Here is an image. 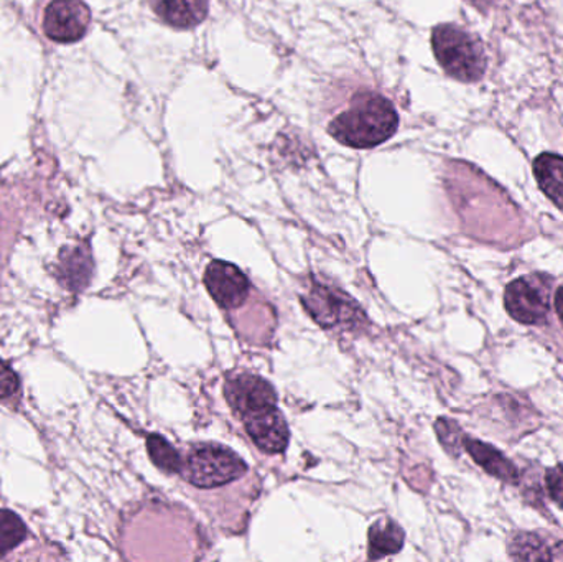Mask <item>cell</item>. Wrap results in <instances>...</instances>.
I'll list each match as a JSON object with an SVG mask.
<instances>
[{
	"mask_svg": "<svg viewBox=\"0 0 563 562\" xmlns=\"http://www.w3.org/2000/svg\"><path fill=\"white\" fill-rule=\"evenodd\" d=\"M147 451L152 462L167 474H181V471H184V461H181L177 449L162 436H148Z\"/></svg>",
	"mask_w": 563,
	"mask_h": 562,
	"instance_id": "cell-16",
	"label": "cell"
},
{
	"mask_svg": "<svg viewBox=\"0 0 563 562\" xmlns=\"http://www.w3.org/2000/svg\"><path fill=\"white\" fill-rule=\"evenodd\" d=\"M534 174L541 190L563 210V157L542 154L536 158Z\"/></svg>",
	"mask_w": 563,
	"mask_h": 562,
	"instance_id": "cell-13",
	"label": "cell"
},
{
	"mask_svg": "<svg viewBox=\"0 0 563 562\" xmlns=\"http://www.w3.org/2000/svg\"><path fill=\"white\" fill-rule=\"evenodd\" d=\"M435 429L443 448L452 452V454H459V448L463 445V438H465V436L462 434V429H460L455 422L446 421V419H439Z\"/></svg>",
	"mask_w": 563,
	"mask_h": 562,
	"instance_id": "cell-18",
	"label": "cell"
},
{
	"mask_svg": "<svg viewBox=\"0 0 563 562\" xmlns=\"http://www.w3.org/2000/svg\"><path fill=\"white\" fill-rule=\"evenodd\" d=\"M545 484H548L549 494L552 500L563 510V465L551 469L545 475Z\"/></svg>",
	"mask_w": 563,
	"mask_h": 562,
	"instance_id": "cell-20",
	"label": "cell"
},
{
	"mask_svg": "<svg viewBox=\"0 0 563 562\" xmlns=\"http://www.w3.org/2000/svg\"><path fill=\"white\" fill-rule=\"evenodd\" d=\"M301 300L310 316L327 329L336 326H360L361 319H364L363 310L351 300V297L323 284H313L308 296Z\"/></svg>",
	"mask_w": 563,
	"mask_h": 562,
	"instance_id": "cell-4",
	"label": "cell"
},
{
	"mask_svg": "<svg viewBox=\"0 0 563 562\" xmlns=\"http://www.w3.org/2000/svg\"><path fill=\"white\" fill-rule=\"evenodd\" d=\"M505 306L516 322L525 326H538L544 322L549 313L548 293L531 279L512 280L505 293Z\"/></svg>",
	"mask_w": 563,
	"mask_h": 562,
	"instance_id": "cell-8",
	"label": "cell"
},
{
	"mask_svg": "<svg viewBox=\"0 0 563 562\" xmlns=\"http://www.w3.org/2000/svg\"><path fill=\"white\" fill-rule=\"evenodd\" d=\"M470 3H473V5L478 7V9L486 10L489 9V7L493 5V3L498 2V0H468Z\"/></svg>",
	"mask_w": 563,
	"mask_h": 562,
	"instance_id": "cell-22",
	"label": "cell"
},
{
	"mask_svg": "<svg viewBox=\"0 0 563 562\" xmlns=\"http://www.w3.org/2000/svg\"><path fill=\"white\" fill-rule=\"evenodd\" d=\"M404 547V531L396 521L383 518L369 528V560L397 554Z\"/></svg>",
	"mask_w": 563,
	"mask_h": 562,
	"instance_id": "cell-14",
	"label": "cell"
},
{
	"mask_svg": "<svg viewBox=\"0 0 563 562\" xmlns=\"http://www.w3.org/2000/svg\"><path fill=\"white\" fill-rule=\"evenodd\" d=\"M224 396L234 415L241 419L260 415L267 409L276 408L277 395L273 385L261 376L243 375L233 376L224 386Z\"/></svg>",
	"mask_w": 563,
	"mask_h": 562,
	"instance_id": "cell-5",
	"label": "cell"
},
{
	"mask_svg": "<svg viewBox=\"0 0 563 562\" xmlns=\"http://www.w3.org/2000/svg\"><path fill=\"white\" fill-rule=\"evenodd\" d=\"M562 551L534 533H518L509 541V557L519 561H551Z\"/></svg>",
	"mask_w": 563,
	"mask_h": 562,
	"instance_id": "cell-15",
	"label": "cell"
},
{
	"mask_svg": "<svg viewBox=\"0 0 563 562\" xmlns=\"http://www.w3.org/2000/svg\"><path fill=\"white\" fill-rule=\"evenodd\" d=\"M463 448L472 455L473 461L485 469L493 477L499 478L505 484L516 485L519 482V472L516 465L506 458L503 452L485 442L476 441V439L463 438Z\"/></svg>",
	"mask_w": 563,
	"mask_h": 562,
	"instance_id": "cell-11",
	"label": "cell"
},
{
	"mask_svg": "<svg viewBox=\"0 0 563 562\" xmlns=\"http://www.w3.org/2000/svg\"><path fill=\"white\" fill-rule=\"evenodd\" d=\"M155 15L174 29H194L207 19V0H151Z\"/></svg>",
	"mask_w": 563,
	"mask_h": 562,
	"instance_id": "cell-10",
	"label": "cell"
},
{
	"mask_svg": "<svg viewBox=\"0 0 563 562\" xmlns=\"http://www.w3.org/2000/svg\"><path fill=\"white\" fill-rule=\"evenodd\" d=\"M247 434L266 454H280L287 449L290 432L279 409L273 408L243 419Z\"/></svg>",
	"mask_w": 563,
	"mask_h": 562,
	"instance_id": "cell-9",
	"label": "cell"
},
{
	"mask_svg": "<svg viewBox=\"0 0 563 562\" xmlns=\"http://www.w3.org/2000/svg\"><path fill=\"white\" fill-rule=\"evenodd\" d=\"M26 538V528L19 515L0 510V557L15 550Z\"/></svg>",
	"mask_w": 563,
	"mask_h": 562,
	"instance_id": "cell-17",
	"label": "cell"
},
{
	"mask_svg": "<svg viewBox=\"0 0 563 562\" xmlns=\"http://www.w3.org/2000/svg\"><path fill=\"white\" fill-rule=\"evenodd\" d=\"M205 286L214 302L228 310L243 306L251 293V283L246 274L234 264L220 260L208 264Z\"/></svg>",
	"mask_w": 563,
	"mask_h": 562,
	"instance_id": "cell-7",
	"label": "cell"
},
{
	"mask_svg": "<svg viewBox=\"0 0 563 562\" xmlns=\"http://www.w3.org/2000/svg\"><path fill=\"white\" fill-rule=\"evenodd\" d=\"M399 114L393 102L376 91H357L328 122V131L340 144L371 148L393 137Z\"/></svg>",
	"mask_w": 563,
	"mask_h": 562,
	"instance_id": "cell-1",
	"label": "cell"
},
{
	"mask_svg": "<svg viewBox=\"0 0 563 562\" xmlns=\"http://www.w3.org/2000/svg\"><path fill=\"white\" fill-rule=\"evenodd\" d=\"M437 62L452 78L463 82L478 81L486 71V55L479 40L462 26L439 25L432 32Z\"/></svg>",
	"mask_w": 563,
	"mask_h": 562,
	"instance_id": "cell-2",
	"label": "cell"
},
{
	"mask_svg": "<svg viewBox=\"0 0 563 562\" xmlns=\"http://www.w3.org/2000/svg\"><path fill=\"white\" fill-rule=\"evenodd\" d=\"M20 389V379L16 373L0 360V399L12 398Z\"/></svg>",
	"mask_w": 563,
	"mask_h": 562,
	"instance_id": "cell-19",
	"label": "cell"
},
{
	"mask_svg": "<svg viewBox=\"0 0 563 562\" xmlns=\"http://www.w3.org/2000/svg\"><path fill=\"white\" fill-rule=\"evenodd\" d=\"M555 310L563 326V287L555 293Z\"/></svg>",
	"mask_w": 563,
	"mask_h": 562,
	"instance_id": "cell-21",
	"label": "cell"
},
{
	"mask_svg": "<svg viewBox=\"0 0 563 562\" xmlns=\"http://www.w3.org/2000/svg\"><path fill=\"white\" fill-rule=\"evenodd\" d=\"M247 465L236 452L218 444L197 445L184 462V477L198 488H217L246 474Z\"/></svg>",
	"mask_w": 563,
	"mask_h": 562,
	"instance_id": "cell-3",
	"label": "cell"
},
{
	"mask_svg": "<svg viewBox=\"0 0 563 562\" xmlns=\"http://www.w3.org/2000/svg\"><path fill=\"white\" fill-rule=\"evenodd\" d=\"M91 273L92 261L88 247L63 251L59 257L58 277L66 289L79 290L88 286Z\"/></svg>",
	"mask_w": 563,
	"mask_h": 562,
	"instance_id": "cell-12",
	"label": "cell"
},
{
	"mask_svg": "<svg viewBox=\"0 0 563 562\" xmlns=\"http://www.w3.org/2000/svg\"><path fill=\"white\" fill-rule=\"evenodd\" d=\"M91 12L82 0H52L45 10L43 29L58 43H73L88 32Z\"/></svg>",
	"mask_w": 563,
	"mask_h": 562,
	"instance_id": "cell-6",
	"label": "cell"
}]
</instances>
